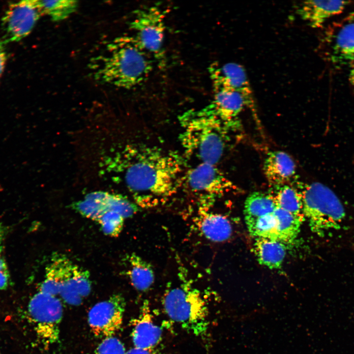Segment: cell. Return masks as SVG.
I'll use <instances>...</instances> for the list:
<instances>
[{
    "instance_id": "6da1fadb",
    "label": "cell",
    "mask_w": 354,
    "mask_h": 354,
    "mask_svg": "<svg viewBox=\"0 0 354 354\" xmlns=\"http://www.w3.org/2000/svg\"><path fill=\"white\" fill-rule=\"evenodd\" d=\"M126 149L123 179L137 205L154 206L177 192L185 173L184 163L178 154L148 145Z\"/></svg>"
},
{
    "instance_id": "7a4b0ae2",
    "label": "cell",
    "mask_w": 354,
    "mask_h": 354,
    "mask_svg": "<svg viewBox=\"0 0 354 354\" xmlns=\"http://www.w3.org/2000/svg\"><path fill=\"white\" fill-rule=\"evenodd\" d=\"M99 59L94 71L96 80L125 89L145 82L152 69L151 56L133 36L112 41Z\"/></svg>"
},
{
    "instance_id": "3957f363",
    "label": "cell",
    "mask_w": 354,
    "mask_h": 354,
    "mask_svg": "<svg viewBox=\"0 0 354 354\" xmlns=\"http://www.w3.org/2000/svg\"><path fill=\"white\" fill-rule=\"evenodd\" d=\"M181 143L185 151L200 163L216 165L222 157L231 131L236 129L188 111L181 117Z\"/></svg>"
},
{
    "instance_id": "277c9868",
    "label": "cell",
    "mask_w": 354,
    "mask_h": 354,
    "mask_svg": "<svg viewBox=\"0 0 354 354\" xmlns=\"http://www.w3.org/2000/svg\"><path fill=\"white\" fill-rule=\"evenodd\" d=\"M303 212L312 232L320 236L341 228L346 213L334 192L320 182L301 186Z\"/></svg>"
},
{
    "instance_id": "5b68a950",
    "label": "cell",
    "mask_w": 354,
    "mask_h": 354,
    "mask_svg": "<svg viewBox=\"0 0 354 354\" xmlns=\"http://www.w3.org/2000/svg\"><path fill=\"white\" fill-rule=\"evenodd\" d=\"M164 311L173 322L197 336L208 327V309L201 292L188 282L168 289L163 298Z\"/></svg>"
},
{
    "instance_id": "8992f818",
    "label": "cell",
    "mask_w": 354,
    "mask_h": 354,
    "mask_svg": "<svg viewBox=\"0 0 354 354\" xmlns=\"http://www.w3.org/2000/svg\"><path fill=\"white\" fill-rule=\"evenodd\" d=\"M167 11L158 4L136 9L129 25L134 37L161 68L166 64L164 40Z\"/></svg>"
},
{
    "instance_id": "52a82bcc",
    "label": "cell",
    "mask_w": 354,
    "mask_h": 354,
    "mask_svg": "<svg viewBox=\"0 0 354 354\" xmlns=\"http://www.w3.org/2000/svg\"><path fill=\"white\" fill-rule=\"evenodd\" d=\"M28 313L44 344L52 345L58 340L63 308L57 296L39 291L30 299Z\"/></svg>"
},
{
    "instance_id": "ba28073f",
    "label": "cell",
    "mask_w": 354,
    "mask_h": 354,
    "mask_svg": "<svg viewBox=\"0 0 354 354\" xmlns=\"http://www.w3.org/2000/svg\"><path fill=\"white\" fill-rule=\"evenodd\" d=\"M323 44L326 59L335 66L349 64L354 59V12L328 28Z\"/></svg>"
},
{
    "instance_id": "9c48e42d",
    "label": "cell",
    "mask_w": 354,
    "mask_h": 354,
    "mask_svg": "<svg viewBox=\"0 0 354 354\" xmlns=\"http://www.w3.org/2000/svg\"><path fill=\"white\" fill-rule=\"evenodd\" d=\"M42 15L37 0L10 4L2 19L4 35L1 40L5 44L24 38L30 33Z\"/></svg>"
},
{
    "instance_id": "30bf717a",
    "label": "cell",
    "mask_w": 354,
    "mask_h": 354,
    "mask_svg": "<svg viewBox=\"0 0 354 354\" xmlns=\"http://www.w3.org/2000/svg\"><path fill=\"white\" fill-rule=\"evenodd\" d=\"M125 301L115 294L94 305L88 313L89 326L95 336L103 339L114 336L122 324Z\"/></svg>"
},
{
    "instance_id": "8fae6325",
    "label": "cell",
    "mask_w": 354,
    "mask_h": 354,
    "mask_svg": "<svg viewBox=\"0 0 354 354\" xmlns=\"http://www.w3.org/2000/svg\"><path fill=\"white\" fill-rule=\"evenodd\" d=\"M183 183L194 193L214 198L233 189V184L216 165L199 163L188 170Z\"/></svg>"
},
{
    "instance_id": "7c38bea8",
    "label": "cell",
    "mask_w": 354,
    "mask_h": 354,
    "mask_svg": "<svg viewBox=\"0 0 354 354\" xmlns=\"http://www.w3.org/2000/svg\"><path fill=\"white\" fill-rule=\"evenodd\" d=\"M208 73L214 91L227 89L239 93L244 98L246 106L255 112V105L251 87L244 68L236 62L223 64L213 63Z\"/></svg>"
},
{
    "instance_id": "4fadbf2b",
    "label": "cell",
    "mask_w": 354,
    "mask_h": 354,
    "mask_svg": "<svg viewBox=\"0 0 354 354\" xmlns=\"http://www.w3.org/2000/svg\"><path fill=\"white\" fill-rule=\"evenodd\" d=\"M211 102L204 107L190 111L194 115L218 121L223 124L237 128L238 116L245 106L246 101L238 92L223 89L214 91Z\"/></svg>"
},
{
    "instance_id": "5bb4252c",
    "label": "cell",
    "mask_w": 354,
    "mask_h": 354,
    "mask_svg": "<svg viewBox=\"0 0 354 354\" xmlns=\"http://www.w3.org/2000/svg\"><path fill=\"white\" fill-rule=\"evenodd\" d=\"M123 199V195L98 191L88 194L84 199L73 203L72 208L83 216L97 222L106 212H117Z\"/></svg>"
},
{
    "instance_id": "9a60e30c",
    "label": "cell",
    "mask_w": 354,
    "mask_h": 354,
    "mask_svg": "<svg viewBox=\"0 0 354 354\" xmlns=\"http://www.w3.org/2000/svg\"><path fill=\"white\" fill-rule=\"evenodd\" d=\"M162 330L154 322L148 303L145 301L141 308L132 332L134 347L155 348L161 340Z\"/></svg>"
},
{
    "instance_id": "2e32d148",
    "label": "cell",
    "mask_w": 354,
    "mask_h": 354,
    "mask_svg": "<svg viewBox=\"0 0 354 354\" xmlns=\"http://www.w3.org/2000/svg\"><path fill=\"white\" fill-rule=\"evenodd\" d=\"M342 0H307L297 8L300 18L312 28H319L330 18L341 13L350 3Z\"/></svg>"
},
{
    "instance_id": "e0dca14e",
    "label": "cell",
    "mask_w": 354,
    "mask_h": 354,
    "mask_svg": "<svg viewBox=\"0 0 354 354\" xmlns=\"http://www.w3.org/2000/svg\"><path fill=\"white\" fill-rule=\"evenodd\" d=\"M264 171L268 182L274 188L289 184L295 175L296 167L288 154L276 150L267 154L264 164Z\"/></svg>"
},
{
    "instance_id": "ac0fdd59",
    "label": "cell",
    "mask_w": 354,
    "mask_h": 354,
    "mask_svg": "<svg viewBox=\"0 0 354 354\" xmlns=\"http://www.w3.org/2000/svg\"><path fill=\"white\" fill-rule=\"evenodd\" d=\"M74 264L66 256L55 254L46 268L44 280L39 291L57 296L60 289L70 276Z\"/></svg>"
},
{
    "instance_id": "d6986e66",
    "label": "cell",
    "mask_w": 354,
    "mask_h": 354,
    "mask_svg": "<svg viewBox=\"0 0 354 354\" xmlns=\"http://www.w3.org/2000/svg\"><path fill=\"white\" fill-rule=\"evenodd\" d=\"M91 288L89 272L74 264L71 273L62 285L59 295L66 303L78 305L89 295Z\"/></svg>"
},
{
    "instance_id": "ffe728a7",
    "label": "cell",
    "mask_w": 354,
    "mask_h": 354,
    "mask_svg": "<svg viewBox=\"0 0 354 354\" xmlns=\"http://www.w3.org/2000/svg\"><path fill=\"white\" fill-rule=\"evenodd\" d=\"M199 231L208 240L221 242L228 239L232 232V227L229 219L225 216L205 210L196 219Z\"/></svg>"
},
{
    "instance_id": "44dd1931",
    "label": "cell",
    "mask_w": 354,
    "mask_h": 354,
    "mask_svg": "<svg viewBox=\"0 0 354 354\" xmlns=\"http://www.w3.org/2000/svg\"><path fill=\"white\" fill-rule=\"evenodd\" d=\"M255 240L254 252L259 263L270 269L279 268L286 255L285 243L265 238Z\"/></svg>"
},
{
    "instance_id": "7402d4cb",
    "label": "cell",
    "mask_w": 354,
    "mask_h": 354,
    "mask_svg": "<svg viewBox=\"0 0 354 354\" xmlns=\"http://www.w3.org/2000/svg\"><path fill=\"white\" fill-rule=\"evenodd\" d=\"M127 275L133 287L137 291L145 292L153 285L155 275L151 265L142 257L132 253L128 258Z\"/></svg>"
},
{
    "instance_id": "603a6c76",
    "label": "cell",
    "mask_w": 354,
    "mask_h": 354,
    "mask_svg": "<svg viewBox=\"0 0 354 354\" xmlns=\"http://www.w3.org/2000/svg\"><path fill=\"white\" fill-rule=\"evenodd\" d=\"M277 207L272 193L255 192L250 194L244 203L246 224L257 218L272 213Z\"/></svg>"
},
{
    "instance_id": "cb8c5ba5",
    "label": "cell",
    "mask_w": 354,
    "mask_h": 354,
    "mask_svg": "<svg viewBox=\"0 0 354 354\" xmlns=\"http://www.w3.org/2000/svg\"><path fill=\"white\" fill-rule=\"evenodd\" d=\"M274 197L277 207L285 210L298 218L305 220L303 212L301 196L299 190L289 184L274 188Z\"/></svg>"
},
{
    "instance_id": "d4e9b609",
    "label": "cell",
    "mask_w": 354,
    "mask_h": 354,
    "mask_svg": "<svg viewBox=\"0 0 354 354\" xmlns=\"http://www.w3.org/2000/svg\"><path fill=\"white\" fill-rule=\"evenodd\" d=\"M277 220V240L291 243L297 236L303 221L291 213L277 207L273 212Z\"/></svg>"
},
{
    "instance_id": "484cf974",
    "label": "cell",
    "mask_w": 354,
    "mask_h": 354,
    "mask_svg": "<svg viewBox=\"0 0 354 354\" xmlns=\"http://www.w3.org/2000/svg\"><path fill=\"white\" fill-rule=\"evenodd\" d=\"M43 15H48L54 22H59L74 13L78 1L72 0H37Z\"/></svg>"
},
{
    "instance_id": "4316f807",
    "label": "cell",
    "mask_w": 354,
    "mask_h": 354,
    "mask_svg": "<svg viewBox=\"0 0 354 354\" xmlns=\"http://www.w3.org/2000/svg\"><path fill=\"white\" fill-rule=\"evenodd\" d=\"M246 225L252 236L277 240V220L273 212L259 217Z\"/></svg>"
},
{
    "instance_id": "83f0119b",
    "label": "cell",
    "mask_w": 354,
    "mask_h": 354,
    "mask_svg": "<svg viewBox=\"0 0 354 354\" xmlns=\"http://www.w3.org/2000/svg\"><path fill=\"white\" fill-rule=\"evenodd\" d=\"M124 220V218L118 213L110 211L105 213L97 222L105 235L117 237L122 231Z\"/></svg>"
},
{
    "instance_id": "f1b7e54d",
    "label": "cell",
    "mask_w": 354,
    "mask_h": 354,
    "mask_svg": "<svg viewBox=\"0 0 354 354\" xmlns=\"http://www.w3.org/2000/svg\"><path fill=\"white\" fill-rule=\"evenodd\" d=\"M123 343L114 336L104 338L98 346L96 354H126Z\"/></svg>"
},
{
    "instance_id": "f546056e",
    "label": "cell",
    "mask_w": 354,
    "mask_h": 354,
    "mask_svg": "<svg viewBox=\"0 0 354 354\" xmlns=\"http://www.w3.org/2000/svg\"><path fill=\"white\" fill-rule=\"evenodd\" d=\"M8 283L9 274L7 267L4 261L0 258V290L7 288Z\"/></svg>"
},
{
    "instance_id": "4dcf8cb0",
    "label": "cell",
    "mask_w": 354,
    "mask_h": 354,
    "mask_svg": "<svg viewBox=\"0 0 354 354\" xmlns=\"http://www.w3.org/2000/svg\"><path fill=\"white\" fill-rule=\"evenodd\" d=\"M126 354H159L155 348L142 349L134 347L128 351Z\"/></svg>"
},
{
    "instance_id": "1f68e13d",
    "label": "cell",
    "mask_w": 354,
    "mask_h": 354,
    "mask_svg": "<svg viewBox=\"0 0 354 354\" xmlns=\"http://www.w3.org/2000/svg\"><path fill=\"white\" fill-rule=\"evenodd\" d=\"M4 44L3 41L0 39V76L3 71L6 60V55L4 50Z\"/></svg>"
},
{
    "instance_id": "d6a6232c",
    "label": "cell",
    "mask_w": 354,
    "mask_h": 354,
    "mask_svg": "<svg viewBox=\"0 0 354 354\" xmlns=\"http://www.w3.org/2000/svg\"><path fill=\"white\" fill-rule=\"evenodd\" d=\"M349 65H350L349 80L354 90V59Z\"/></svg>"
},
{
    "instance_id": "836d02e7",
    "label": "cell",
    "mask_w": 354,
    "mask_h": 354,
    "mask_svg": "<svg viewBox=\"0 0 354 354\" xmlns=\"http://www.w3.org/2000/svg\"><path fill=\"white\" fill-rule=\"evenodd\" d=\"M4 234V229L3 226L0 224V244H2Z\"/></svg>"
},
{
    "instance_id": "e575fe53",
    "label": "cell",
    "mask_w": 354,
    "mask_h": 354,
    "mask_svg": "<svg viewBox=\"0 0 354 354\" xmlns=\"http://www.w3.org/2000/svg\"><path fill=\"white\" fill-rule=\"evenodd\" d=\"M2 249V244H0V254H1V253Z\"/></svg>"
},
{
    "instance_id": "d590c367",
    "label": "cell",
    "mask_w": 354,
    "mask_h": 354,
    "mask_svg": "<svg viewBox=\"0 0 354 354\" xmlns=\"http://www.w3.org/2000/svg\"><path fill=\"white\" fill-rule=\"evenodd\" d=\"M0 354H1V353H0Z\"/></svg>"
}]
</instances>
